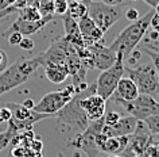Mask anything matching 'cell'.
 <instances>
[{"label": "cell", "mask_w": 159, "mask_h": 157, "mask_svg": "<svg viewBox=\"0 0 159 157\" xmlns=\"http://www.w3.org/2000/svg\"><path fill=\"white\" fill-rule=\"evenodd\" d=\"M93 88H96V83L92 84V86L88 87L84 91L77 92V94L73 96V99H71L62 110H59L57 114H55L57 115V119H58V123L62 126L63 131H67V134H69V140L71 137H74L75 134H78V133L84 131L85 129L88 127L90 120L88 119L85 111L80 106V100H81V98L84 95L88 94L89 91H92Z\"/></svg>", "instance_id": "obj_1"}, {"label": "cell", "mask_w": 159, "mask_h": 157, "mask_svg": "<svg viewBox=\"0 0 159 157\" xmlns=\"http://www.w3.org/2000/svg\"><path fill=\"white\" fill-rule=\"evenodd\" d=\"M39 66H42L39 54L31 58L19 57L11 66L0 72V96L26 83Z\"/></svg>", "instance_id": "obj_2"}, {"label": "cell", "mask_w": 159, "mask_h": 157, "mask_svg": "<svg viewBox=\"0 0 159 157\" xmlns=\"http://www.w3.org/2000/svg\"><path fill=\"white\" fill-rule=\"evenodd\" d=\"M155 12L154 8L150 10L147 14H144L143 17L136 19L135 22H132L131 25H128L125 29H123L120 31V34L115 38V41L108 46L112 52H121L124 58L131 57V53L136 49L138 43L142 41L144 34L147 33L150 27V21L152 14Z\"/></svg>", "instance_id": "obj_3"}, {"label": "cell", "mask_w": 159, "mask_h": 157, "mask_svg": "<svg viewBox=\"0 0 159 157\" xmlns=\"http://www.w3.org/2000/svg\"><path fill=\"white\" fill-rule=\"evenodd\" d=\"M84 3L88 8V17L102 33L108 31L125 14L127 8L131 7V4L111 6L102 2H94V0H85Z\"/></svg>", "instance_id": "obj_4"}, {"label": "cell", "mask_w": 159, "mask_h": 157, "mask_svg": "<svg viewBox=\"0 0 159 157\" xmlns=\"http://www.w3.org/2000/svg\"><path fill=\"white\" fill-rule=\"evenodd\" d=\"M124 56L121 52H116V60L112 64V66H109L108 69L102 71L100 76L97 77L96 81V94L100 95L102 99L108 100L112 94L116 90V86L119 80L123 77L125 72L124 66Z\"/></svg>", "instance_id": "obj_5"}, {"label": "cell", "mask_w": 159, "mask_h": 157, "mask_svg": "<svg viewBox=\"0 0 159 157\" xmlns=\"http://www.w3.org/2000/svg\"><path fill=\"white\" fill-rule=\"evenodd\" d=\"M125 71L128 73L127 77H129L136 84L139 94L150 95L154 99H159V77L152 64L128 68Z\"/></svg>", "instance_id": "obj_6"}, {"label": "cell", "mask_w": 159, "mask_h": 157, "mask_svg": "<svg viewBox=\"0 0 159 157\" xmlns=\"http://www.w3.org/2000/svg\"><path fill=\"white\" fill-rule=\"evenodd\" d=\"M102 126H104V119L102 118L97 120H92V122H89L88 127L84 131L78 133L74 137H71L70 140H67L66 145L86 153L88 157H97L100 150H98L96 145V135L98 133H101Z\"/></svg>", "instance_id": "obj_7"}, {"label": "cell", "mask_w": 159, "mask_h": 157, "mask_svg": "<svg viewBox=\"0 0 159 157\" xmlns=\"http://www.w3.org/2000/svg\"><path fill=\"white\" fill-rule=\"evenodd\" d=\"M77 94L73 86H69L63 90L49 92V94L43 95L42 99L38 103H35L34 111L38 114H46L53 116L55 115L59 110H62L67 103L73 99V96Z\"/></svg>", "instance_id": "obj_8"}, {"label": "cell", "mask_w": 159, "mask_h": 157, "mask_svg": "<svg viewBox=\"0 0 159 157\" xmlns=\"http://www.w3.org/2000/svg\"><path fill=\"white\" fill-rule=\"evenodd\" d=\"M112 102L121 106L128 112V115L134 116L138 120H144L148 116L159 114V102L150 95L139 94L138 98L131 102H124V100H112Z\"/></svg>", "instance_id": "obj_9"}, {"label": "cell", "mask_w": 159, "mask_h": 157, "mask_svg": "<svg viewBox=\"0 0 159 157\" xmlns=\"http://www.w3.org/2000/svg\"><path fill=\"white\" fill-rule=\"evenodd\" d=\"M152 142H154L152 134L148 131V129H147L144 122H143V120H138L136 129H135V131L129 135L128 144H127L125 149L120 155H121V157H138Z\"/></svg>", "instance_id": "obj_10"}, {"label": "cell", "mask_w": 159, "mask_h": 157, "mask_svg": "<svg viewBox=\"0 0 159 157\" xmlns=\"http://www.w3.org/2000/svg\"><path fill=\"white\" fill-rule=\"evenodd\" d=\"M86 49L90 53V69H100L105 71L116 60V53L112 52L108 46L104 45V42H96L86 46Z\"/></svg>", "instance_id": "obj_11"}, {"label": "cell", "mask_w": 159, "mask_h": 157, "mask_svg": "<svg viewBox=\"0 0 159 157\" xmlns=\"http://www.w3.org/2000/svg\"><path fill=\"white\" fill-rule=\"evenodd\" d=\"M105 103H107V100L96 94V88L89 91L88 94L84 95L81 98V100H80V106L85 111V114L90 122L92 120H97L104 116Z\"/></svg>", "instance_id": "obj_12"}, {"label": "cell", "mask_w": 159, "mask_h": 157, "mask_svg": "<svg viewBox=\"0 0 159 157\" xmlns=\"http://www.w3.org/2000/svg\"><path fill=\"white\" fill-rule=\"evenodd\" d=\"M54 19V17H43L41 18L39 21H35V22H29V21H23L22 18H19L15 21L12 25L10 26V29L6 31L4 37H7L10 33L12 31H16V33H20L22 35H31V34H35L38 31H41L43 27H46L47 23H50L51 21Z\"/></svg>", "instance_id": "obj_13"}, {"label": "cell", "mask_w": 159, "mask_h": 157, "mask_svg": "<svg viewBox=\"0 0 159 157\" xmlns=\"http://www.w3.org/2000/svg\"><path fill=\"white\" fill-rule=\"evenodd\" d=\"M138 125V119H135L131 115L120 116L113 126H102L101 134L105 137H123V135H131L135 131Z\"/></svg>", "instance_id": "obj_14"}, {"label": "cell", "mask_w": 159, "mask_h": 157, "mask_svg": "<svg viewBox=\"0 0 159 157\" xmlns=\"http://www.w3.org/2000/svg\"><path fill=\"white\" fill-rule=\"evenodd\" d=\"M77 25H78L80 33H81L82 38H84L85 47L92 45V43L102 41L104 33H102V31L98 29L96 25H94V22L89 17H85V18L80 19V21L77 22Z\"/></svg>", "instance_id": "obj_15"}, {"label": "cell", "mask_w": 159, "mask_h": 157, "mask_svg": "<svg viewBox=\"0 0 159 157\" xmlns=\"http://www.w3.org/2000/svg\"><path fill=\"white\" fill-rule=\"evenodd\" d=\"M139 95L138 87L129 77H121L119 80L116 90L111 96V100H124V102H131L136 99Z\"/></svg>", "instance_id": "obj_16"}, {"label": "cell", "mask_w": 159, "mask_h": 157, "mask_svg": "<svg viewBox=\"0 0 159 157\" xmlns=\"http://www.w3.org/2000/svg\"><path fill=\"white\" fill-rule=\"evenodd\" d=\"M42 66L45 68V75L47 80L54 84H61L69 77V68L66 64L46 62Z\"/></svg>", "instance_id": "obj_17"}, {"label": "cell", "mask_w": 159, "mask_h": 157, "mask_svg": "<svg viewBox=\"0 0 159 157\" xmlns=\"http://www.w3.org/2000/svg\"><path fill=\"white\" fill-rule=\"evenodd\" d=\"M129 141V135H123V137H107L100 145L98 150L108 153V155H120L124 150L127 144Z\"/></svg>", "instance_id": "obj_18"}, {"label": "cell", "mask_w": 159, "mask_h": 157, "mask_svg": "<svg viewBox=\"0 0 159 157\" xmlns=\"http://www.w3.org/2000/svg\"><path fill=\"white\" fill-rule=\"evenodd\" d=\"M71 19H74L75 22H78L80 19L88 17V8H86L85 3H80L75 0H71L67 7V12H66Z\"/></svg>", "instance_id": "obj_19"}, {"label": "cell", "mask_w": 159, "mask_h": 157, "mask_svg": "<svg viewBox=\"0 0 159 157\" xmlns=\"http://www.w3.org/2000/svg\"><path fill=\"white\" fill-rule=\"evenodd\" d=\"M18 14H19V18H22L23 21H29V22H35V21H39V19L42 18L38 7H34V6L23 7L22 10L18 11Z\"/></svg>", "instance_id": "obj_20"}, {"label": "cell", "mask_w": 159, "mask_h": 157, "mask_svg": "<svg viewBox=\"0 0 159 157\" xmlns=\"http://www.w3.org/2000/svg\"><path fill=\"white\" fill-rule=\"evenodd\" d=\"M16 134H18V131L8 123V127H7V130L3 131V133H0V150H3V149H6L7 146H8L10 142L12 141V138Z\"/></svg>", "instance_id": "obj_21"}, {"label": "cell", "mask_w": 159, "mask_h": 157, "mask_svg": "<svg viewBox=\"0 0 159 157\" xmlns=\"http://www.w3.org/2000/svg\"><path fill=\"white\" fill-rule=\"evenodd\" d=\"M143 122H144L147 129H148V131L152 135L159 134V114L152 115V116H148V118L144 119Z\"/></svg>", "instance_id": "obj_22"}, {"label": "cell", "mask_w": 159, "mask_h": 157, "mask_svg": "<svg viewBox=\"0 0 159 157\" xmlns=\"http://www.w3.org/2000/svg\"><path fill=\"white\" fill-rule=\"evenodd\" d=\"M38 10L43 17H54V2H39Z\"/></svg>", "instance_id": "obj_23"}, {"label": "cell", "mask_w": 159, "mask_h": 157, "mask_svg": "<svg viewBox=\"0 0 159 157\" xmlns=\"http://www.w3.org/2000/svg\"><path fill=\"white\" fill-rule=\"evenodd\" d=\"M69 2L67 0H54V17H62L67 12Z\"/></svg>", "instance_id": "obj_24"}, {"label": "cell", "mask_w": 159, "mask_h": 157, "mask_svg": "<svg viewBox=\"0 0 159 157\" xmlns=\"http://www.w3.org/2000/svg\"><path fill=\"white\" fill-rule=\"evenodd\" d=\"M120 114L116 111H105L104 116H102V119H104V126H113L115 123L117 122L119 119H120Z\"/></svg>", "instance_id": "obj_25"}, {"label": "cell", "mask_w": 159, "mask_h": 157, "mask_svg": "<svg viewBox=\"0 0 159 157\" xmlns=\"http://www.w3.org/2000/svg\"><path fill=\"white\" fill-rule=\"evenodd\" d=\"M7 38H8V43L12 46H18L19 43H20L23 35L20 33H16V31H12V33H10L7 35Z\"/></svg>", "instance_id": "obj_26"}, {"label": "cell", "mask_w": 159, "mask_h": 157, "mask_svg": "<svg viewBox=\"0 0 159 157\" xmlns=\"http://www.w3.org/2000/svg\"><path fill=\"white\" fill-rule=\"evenodd\" d=\"M146 53L150 56L151 61H152V65L155 68V72H157L158 77H159V56H158V52H152V50H146Z\"/></svg>", "instance_id": "obj_27"}, {"label": "cell", "mask_w": 159, "mask_h": 157, "mask_svg": "<svg viewBox=\"0 0 159 157\" xmlns=\"http://www.w3.org/2000/svg\"><path fill=\"white\" fill-rule=\"evenodd\" d=\"M18 46L22 47L23 50H33L34 46H35V42H34L31 38H29V37H23L22 41H20V43H19Z\"/></svg>", "instance_id": "obj_28"}, {"label": "cell", "mask_w": 159, "mask_h": 157, "mask_svg": "<svg viewBox=\"0 0 159 157\" xmlns=\"http://www.w3.org/2000/svg\"><path fill=\"white\" fill-rule=\"evenodd\" d=\"M125 17H127L128 21L135 22L136 19L140 18V15H139L138 10H135V8H132V7H129V8H127V11H125Z\"/></svg>", "instance_id": "obj_29"}, {"label": "cell", "mask_w": 159, "mask_h": 157, "mask_svg": "<svg viewBox=\"0 0 159 157\" xmlns=\"http://www.w3.org/2000/svg\"><path fill=\"white\" fill-rule=\"evenodd\" d=\"M8 66V56L4 50L0 49V72H3Z\"/></svg>", "instance_id": "obj_30"}, {"label": "cell", "mask_w": 159, "mask_h": 157, "mask_svg": "<svg viewBox=\"0 0 159 157\" xmlns=\"http://www.w3.org/2000/svg\"><path fill=\"white\" fill-rule=\"evenodd\" d=\"M150 26L152 27V30L155 33L159 34V14L154 12L152 17H151V21H150Z\"/></svg>", "instance_id": "obj_31"}, {"label": "cell", "mask_w": 159, "mask_h": 157, "mask_svg": "<svg viewBox=\"0 0 159 157\" xmlns=\"http://www.w3.org/2000/svg\"><path fill=\"white\" fill-rule=\"evenodd\" d=\"M14 12H18V10L15 8L14 6H10L8 8H6V10H2V11H0V21H3V19H4V18L10 17V15H12Z\"/></svg>", "instance_id": "obj_32"}, {"label": "cell", "mask_w": 159, "mask_h": 157, "mask_svg": "<svg viewBox=\"0 0 159 157\" xmlns=\"http://www.w3.org/2000/svg\"><path fill=\"white\" fill-rule=\"evenodd\" d=\"M0 114H2V118H3V120H4V122H8V120L12 118V114H11V111H10L6 106L0 108Z\"/></svg>", "instance_id": "obj_33"}, {"label": "cell", "mask_w": 159, "mask_h": 157, "mask_svg": "<svg viewBox=\"0 0 159 157\" xmlns=\"http://www.w3.org/2000/svg\"><path fill=\"white\" fill-rule=\"evenodd\" d=\"M23 106H25L26 108H29V110H34V106H35V102L33 99H26L25 102L22 103Z\"/></svg>", "instance_id": "obj_34"}, {"label": "cell", "mask_w": 159, "mask_h": 157, "mask_svg": "<svg viewBox=\"0 0 159 157\" xmlns=\"http://www.w3.org/2000/svg\"><path fill=\"white\" fill-rule=\"evenodd\" d=\"M23 153H26V150H25V149H22V148H18V149H14V150H12L14 157H25Z\"/></svg>", "instance_id": "obj_35"}, {"label": "cell", "mask_w": 159, "mask_h": 157, "mask_svg": "<svg viewBox=\"0 0 159 157\" xmlns=\"http://www.w3.org/2000/svg\"><path fill=\"white\" fill-rule=\"evenodd\" d=\"M8 7H10V4H8V2H7V0H0V11L8 8Z\"/></svg>", "instance_id": "obj_36"}, {"label": "cell", "mask_w": 159, "mask_h": 157, "mask_svg": "<svg viewBox=\"0 0 159 157\" xmlns=\"http://www.w3.org/2000/svg\"><path fill=\"white\" fill-rule=\"evenodd\" d=\"M144 2H146L147 4H148V6L151 7V8H154V7H155V6H157L158 3H159V0H144Z\"/></svg>", "instance_id": "obj_37"}, {"label": "cell", "mask_w": 159, "mask_h": 157, "mask_svg": "<svg viewBox=\"0 0 159 157\" xmlns=\"http://www.w3.org/2000/svg\"><path fill=\"white\" fill-rule=\"evenodd\" d=\"M154 11H155V12H157V14H159V3H158V4L155 6V7H154Z\"/></svg>", "instance_id": "obj_38"}, {"label": "cell", "mask_w": 159, "mask_h": 157, "mask_svg": "<svg viewBox=\"0 0 159 157\" xmlns=\"http://www.w3.org/2000/svg\"><path fill=\"white\" fill-rule=\"evenodd\" d=\"M108 157H121V156H119V155H111V156H108Z\"/></svg>", "instance_id": "obj_39"}, {"label": "cell", "mask_w": 159, "mask_h": 157, "mask_svg": "<svg viewBox=\"0 0 159 157\" xmlns=\"http://www.w3.org/2000/svg\"><path fill=\"white\" fill-rule=\"evenodd\" d=\"M4 120H3V118H2V114H0V123H3Z\"/></svg>", "instance_id": "obj_40"}, {"label": "cell", "mask_w": 159, "mask_h": 157, "mask_svg": "<svg viewBox=\"0 0 159 157\" xmlns=\"http://www.w3.org/2000/svg\"><path fill=\"white\" fill-rule=\"evenodd\" d=\"M39 2H54V0H39Z\"/></svg>", "instance_id": "obj_41"}, {"label": "cell", "mask_w": 159, "mask_h": 157, "mask_svg": "<svg viewBox=\"0 0 159 157\" xmlns=\"http://www.w3.org/2000/svg\"><path fill=\"white\" fill-rule=\"evenodd\" d=\"M75 2H80V3H84L85 0H75Z\"/></svg>", "instance_id": "obj_42"}, {"label": "cell", "mask_w": 159, "mask_h": 157, "mask_svg": "<svg viewBox=\"0 0 159 157\" xmlns=\"http://www.w3.org/2000/svg\"><path fill=\"white\" fill-rule=\"evenodd\" d=\"M128 2H129V3H135V2H136V0H128Z\"/></svg>", "instance_id": "obj_43"}, {"label": "cell", "mask_w": 159, "mask_h": 157, "mask_svg": "<svg viewBox=\"0 0 159 157\" xmlns=\"http://www.w3.org/2000/svg\"><path fill=\"white\" fill-rule=\"evenodd\" d=\"M57 157H63V155H61V153H58V156Z\"/></svg>", "instance_id": "obj_44"}, {"label": "cell", "mask_w": 159, "mask_h": 157, "mask_svg": "<svg viewBox=\"0 0 159 157\" xmlns=\"http://www.w3.org/2000/svg\"><path fill=\"white\" fill-rule=\"evenodd\" d=\"M158 56H159V52H158Z\"/></svg>", "instance_id": "obj_45"}]
</instances>
